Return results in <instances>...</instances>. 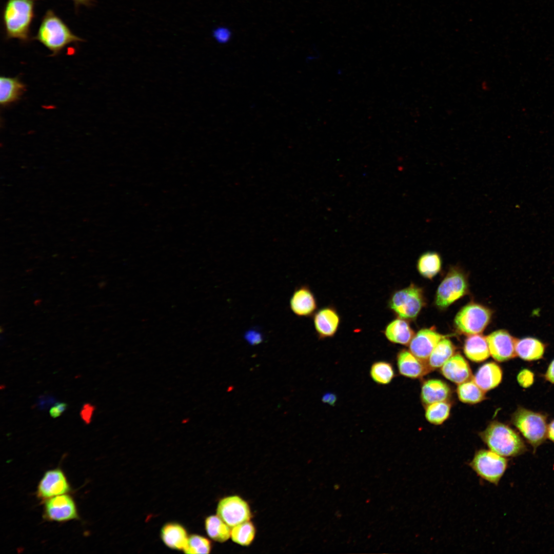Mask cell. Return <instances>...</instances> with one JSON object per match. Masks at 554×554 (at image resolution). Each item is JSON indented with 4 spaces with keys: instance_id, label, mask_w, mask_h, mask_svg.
<instances>
[{
    "instance_id": "cell-1",
    "label": "cell",
    "mask_w": 554,
    "mask_h": 554,
    "mask_svg": "<svg viewBox=\"0 0 554 554\" xmlns=\"http://www.w3.org/2000/svg\"><path fill=\"white\" fill-rule=\"evenodd\" d=\"M37 0H7L2 11V21L7 39L16 38L23 43L30 40V27L35 17Z\"/></svg>"
},
{
    "instance_id": "cell-2",
    "label": "cell",
    "mask_w": 554,
    "mask_h": 554,
    "mask_svg": "<svg viewBox=\"0 0 554 554\" xmlns=\"http://www.w3.org/2000/svg\"><path fill=\"white\" fill-rule=\"evenodd\" d=\"M32 39L38 41L51 51L52 56L59 54L70 44L84 41L73 33L67 24L51 9L45 12L37 33Z\"/></svg>"
},
{
    "instance_id": "cell-3",
    "label": "cell",
    "mask_w": 554,
    "mask_h": 554,
    "mask_svg": "<svg viewBox=\"0 0 554 554\" xmlns=\"http://www.w3.org/2000/svg\"><path fill=\"white\" fill-rule=\"evenodd\" d=\"M481 437L489 449L506 457H515L526 450L524 441L508 426L495 421L481 433Z\"/></svg>"
},
{
    "instance_id": "cell-4",
    "label": "cell",
    "mask_w": 554,
    "mask_h": 554,
    "mask_svg": "<svg viewBox=\"0 0 554 554\" xmlns=\"http://www.w3.org/2000/svg\"><path fill=\"white\" fill-rule=\"evenodd\" d=\"M512 422L535 451L547 437L546 417L523 407L513 413Z\"/></svg>"
},
{
    "instance_id": "cell-5",
    "label": "cell",
    "mask_w": 554,
    "mask_h": 554,
    "mask_svg": "<svg viewBox=\"0 0 554 554\" xmlns=\"http://www.w3.org/2000/svg\"><path fill=\"white\" fill-rule=\"evenodd\" d=\"M424 304L422 289L413 284L395 291L388 302L390 310L398 318L407 321L414 320Z\"/></svg>"
},
{
    "instance_id": "cell-6",
    "label": "cell",
    "mask_w": 554,
    "mask_h": 554,
    "mask_svg": "<svg viewBox=\"0 0 554 554\" xmlns=\"http://www.w3.org/2000/svg\"><path fill=\"white\" fill-rule=\"evenodd\" d=\"M491 311L477 303H470L460 309L454 319V325L461 333L471 335L481 333L489 324Z\"/></svg>"
},
{
    "instance_id": "cell-7",
    "label": "cell",
    "mask_w": 554,
    "mask_h": 554,
    "mask_svg": "<svg viewBox=\"0 0 554 554\" xmlns=\"http://www.w3.org/2000/svg\"><path fill=\"white\" fill-rule=\"evenodd\" d=\"M469 465L480 477L497 485L507 469L508 461L490 450L481 449L475 453Z\"/></svg>"
},
{
    "instance_id": "cell-8",
    "label": "cell",
    "mask_w": 554,
    "mask_h": 554,
    "mask_svg": "<svg viewBox=\"0 0 554 554\" xmlns=\"http://www.w3.org/2000/svg\"><path fill=\"white\" fill-rule=\"evenodd\" d=\"M468 282L464 273L457 268H452L439 285L435 299L436 306L445 309L459 300L468 292Z\"/></svg>"
},
{
    "instance_id": "cell-9",
    "label": "cell",
    "mask_w": 554,
    "mask_h": 554,
    "mask_svg": "<svg viewBox=\"0 0 554 554\" xmlns=\"http://www.w3.org/2000/svg\"><path fill=\"white\" fill-rule=\"evenodd\" d=\"M43 503V518L47 521L64 523L80 519L75 501L69 493L52 497Z\"/></svg>"
},
{
    "instance_id": "cell-10",
    "label": "cell",
    "mask_w": 554,
    "mask_h": 554,
    "mask_svg": "<svg viewBox=\"0 0 554 554\" xmlns=\"http://www.w3.org/2000/svg\"><path fill=\"white\" fill-rule=\"evenodd\" d=\"M217 515L231 528L249 521L251 513L248 503L238 496L222 499L217 504Z\"/></svg>"
},
{
    "instance_id": "cell-11",
    "label": "cell",
    "mask_w": 554,
    "mask_h": 554,
    "mask_svg": "<svg viewBox=\"0 0 554 554\" xmlns=\"http://www.w3.org/2000/svg\"><path fill=\"white\" fill-rule=\"evenodd\" d=\"M71 490L64 471L60 468H55L45 471L38 483L36 494L43 502L56 496L69 493Z\"/></svg>"
},
{
    "instance_id": "cell-12",
    "label": "cell",
    "mask_w": 554,
    "mask_h": 554,
    "mask_svg": "<svg viewBox=\"0 0 554 554\" xmlns=\"http://www.w3.org/2000/svg\"><path fill=\"white\" fill-rule=\"evenodd\" d=\"M490 355L497 361L504 362L515 358L517 339L507 331L500 329L486 337Z\"/></svg>"
},
{
    "instance_id": "cell-13",
    "label": "cell",
    "mask_w": 554,
    "mask_h": 554,
    "mask_svg": "<svg viewBox=\"0 0 554 554\" xmlns=\"http://www.w3.org/2000/svg\"><path fill=\"white\" fill-rule=\"evenodd\" d=\"M444 335L433 329L424 328L414 334L409 344V351L421 360L426 362L438 343Z\"/></svg>"
},
{
    "instance_id": "cell-14",
    "label": "cell",
    "mask_w": 554,
    "mask_h": 554,
    "mask_svg": "<svg viewBox=\"0 0 554 554\" xmlns=\"http://www.w3.org/2000/svg\"><path fill=\"white\" fill-rule=\"evenodd\" d=\"M289 305L292 312L300 318L313 316L318 307L314 293L309 287L305 285L294 289L290 298Z\"/></svg>"
},
{
    "instance_id": "cell-15",
    "label": "cell",
    "mask_w": 554,
    "mask_h": 554,
    "mask_svg": "<svg viewBox=\"0 0 554 554\" xmlns=\"http://www.w3.org/2000/svg\"><path fill=\"white\" fill-rule=\"evenodd\" d=\"M340 321L339 313L330 306L323 307L313 315V325L320 339L333 337L339 329Z\"/></svg>"
},
{
    "instance_id": "cell-16",
    "label": "cell",
    "mask_w": 554,
    "mask_h": 554,
    "mask_svg": "<svg viewBox=\"0 0 554 554\" xmlns=\"http://www.w3.org/2000/svg\"><path fill=\"white\" fill-rule=\"evenodd\" d=\"M396 362L400 374L411 379L419 378L430 369L426 362L419 359L409 350H400L397 354Z\"/></svg>"
},
{
    "instance_id": "cell-17",
    "label": "cell",
    "mask_w": 554,
    "mask_h": 554,
    "mask_svg": "<svg viewBox=\"0 0 554 554\" xmlns=\"http://www.w3.org/2000/svg\"><path fill=\"white\" fill-rule=\"evenodd\" d=\"M442 374L449 381L460 384L471 379L470 366L460 354H454L441 367Z\"/></svg>"
},
{
    "instance_id": "cell-18",
    "label": "cell",
    "mask_w": 554,
    "mask_h": 554,
    "mask_svg": "<svg viewBox=\"0 0 554 554\" xmlns=\"http://www.w3.org/2000/svg\"><path fill=\"white\" fill-rule=\"evenodd\" d=\"M384 334L390 342L403 345H408L414 335L407 320L400 318L392 320L386 325Z\"/></svg>"
},
{
    "instance_id": "cell-19",
    "label": "cell",
    "mask_w": 554,
    "mask_h": 554,
    "mask_svg": "<svg viewBox=\"0 0 554 554\" xmlns=\"http://www.w3.org/2000/svg\"><path fill=\"white\" fill-rule=\"evenodd\" d=\"M502 370L494 362H488L479 368L473 380L485 392L498 386L502 379Z\"/></svg>"
},
{
    "instance_id": "cell-20",
    "label": "cell",
    "mask_w": 554,
    "mask_h": 554,
    "mask_svg": "<svg viewBox=\"0 0 554 554\" xmlns=\"http://www.w3.org/2000/svg\"><path fill=\"white\" fill-rule=\"evenodd\" d=\"M26 90V85L18 77H0V103L7 107L18 101Z\"/></svg>"
},
{
    "instance_id": "cell-21",
    "label": "cell",
    "mask_w": 554,
    "mask_h": 554,
    "mask_svg": "<svg viewBox=\"0 0 554 554\" xmlns=\"http://www.w3.org/2000/svg\"><path fill=\"white\" fill-rule=\"evenodd\" d=\"M450 395V389L444 382L438 379H430L422 385L421 397L426 405L430 404L447 401Z\"/></svg>"
},
{
    "instance_id": "cell-22",
    "label": "cell",
    "mask_w": 554,
    "mask_h": 554,
    "mask_svg": "<svg viewBox=\"0 0 554 554\" xmlns=\"http://www.w3.org/2000/svg\"><path fill=\"white\" fill-rule=\"evenodd\" d=\"M161 537L167 547L183 550L188 539L185 528L182 525L175 522L168 523L162 527Z\"/></svg>"
},
{
    "instance_id": "cell-23",
    "label": "cell",
    "mask_w": 554,
    "mask_h": 554,
    "mask_svg": "<svg viewBox=\"0 0 554 554\" xmlns=\"http://www.w3.org/2000/svg\"><path fill=\"white\" fill-rule=\"evenodd\" d=\"M463 349L466 357L474 362H483L490 355L486 337L480 334L469 335Z\"/></svg>"
},
{
    "instance_id": "cell-24",
    "label": "cell",
    "mask_w": 554,
    "mask_h": 554,
    "mask_svg": "<svg viewBox=\"0 0 554 554\" xmlns=\"http://www.w3.org/2000/svg\"><path fill=\"white\" fill-rule=\"evenodd\" d=\"M544 351V344L536 338L527 337L516 341V354L525 361L539 360L543 357Z\"/></svg>"
},
{
    "instance_id": "cell-25",
    "label": "cell",
    "mask_w": 554,
    "mask_h": 554,
    "mask_svg": "<svg viewBox=\"0 0 554 554\" xmlns=\"http://www.w3.org/2000/svg\"><path fill=\"white\" fill-rule=\"evenodd\" d=\"M455 347L446 337L436 345L430 354L427 363L430 369L441 367L454 354Z\"/></svg>"
},
{
    "instance_id": "cell-26",
    "label": "cell",
    "mask_w": 554,
    "mask_h": 554,
    "mask_svg": "<svg viewBox=\"0 0 554 554\" xmlns=\"http://www.w3.org/2000/svg\"><path fill=\"white\" fill-rule=\"evenodd\" d=\"M205 527L208 536L216 542H224L231 537V528L217 515L207 517Z\"/></svg>"
},
{
    "instance_id": "cell-27",
    "label": "cell",
    "mask_w": 554,
    "mask_h": 554,
    "mask_svg": "<svg viewBox=\"0 0 554 554\" xmlns=\"http://www.w3.org/2000/svg\"><path fill=\"white\" fill-rule=\"evenodd\" d=\"M442 260L436 252L429 251L422 254L417 262L419 273L423 277L431 279L441 270Z\"/></svg>"
},
{
    "instance_id": "cell-28",
    "label": "cell",
    "mask_w": 554,
    "mask_h": 554,
    "mask_svg": "<svg viewBox=\"0 0 554 554\" xmlns=\"http://www.w3.org/2000/svg\"><path fill=\"white\" fill-rule=\"evenodd\" d=\"M457 394L459 400L463 403L476 404L485 398V391L470 379L459 384Z\"/></svg>"
},
{
    "instance_id": "cell-29",
    "label": "cell",
    "mask_w": 554,
    "mask_h": 554,
    "mask_svg": "<svg viewBox=\"0 0 554 554\" xmlns=\"http://www.w3.org/2000/svg\"><path fill=\"white\" fill-rule=\"evenodd\" d=\"M369 373L373 382L382 385L389 384L395 377L392 364L386 361H378L373 363Z\"/></svg>"
},
{
    "instance_id": "cell-30",
    "label": "cell",
    "mask_w": 554,
    "mask_h": 554,
    "mask_svg": "<svg viewBox=\"0 0 554 554\" xmlns=\"http://www.w3.org/2000/svg\"><path fill=\"white\" fill-rule=\"evenodd\" d=\"M256 530L253 524L250 521L240 523L231 528L232 540L242 546H248L253 542Z\"/></svg>"
},
{
    "instance_id": "cell-31",
    "label": "cell",
    "mask_w": 554,
    "mask_h": 554,
    "mask_svg": "<svg viewBox=\"0 0 554 554\" xmlns=\"http://www.w3.org/2000/svg\"><path fill=\"white\" fill-rule=\"evenodd\" d=\"M450 411V405L447 401L435 402L427 405L425 417L429 422L440 425L448 418Z\"/></svg>"
},
{
    "instance_id": "cell-32",
    "label": "cell",
    "mask_w": 554,
    "mask_h": 554,
    "mask_svg": "<svg viewBox=\"0 0 554 554\" xmlns=\"http://www.w3.org/2000/svg\"><path fill=\"white\" fill-rule=\"evenodd\" d=\"M211 543L210 541L202 536L191 535L188 539L183 551L189 554H207L210 552Z\"/></svg>"
},
{
    "instance_id": "cell-33",
    "label": "cell",
    "mask_w": 554,
    "mask_h": 554,
    "mask_svg": "<svg viewBox=\"0 0 554 554\" xmlns=\"http://www.w3.org/2000/svg\"><path fill=\"white\" fill-rule=\"evenodd\" d=\"M517 381L521 387L528 388L533 383L534 374L528 369H523L518 373Z\"/></svg>"
},
{
    "instance_id": "cell-34",
    "label": "cell",
    "mask_w": 554,
    "mask_h": 554,
    "mask_svg": "<svg viewBox=\"0 0 554 554\" xmlns=\"http://www.w3.org/2000/svg\"><path fill=\"white\" fill-rule=\"evenodd\" d=\"M213 36L220 43L224 44L228 42L231 37V32L229 29L221 27L215 28L213 32Z\"/></svg>"
},
{
    "instance_id": "cell-35",
    "label": "cell",
    "mask_w": 554,
    "mask_h": 554,
    "mask_svg": "<svg viewBox=\"0 0 554 554\" xmlns=\"http://www.w3.org/2000/svg\"><path fill=\"white\" fill-rule=\"evenodd\" d=\"M94 409V406L90 403H85L83 406L80 412V415L86 424H88L91 422Z\"/></svg>"
},
{
    "instance_id": "cell-36",
    "label": "cell",
    "mask_w": 554,
    "mask_h": 554,
    "mask_svg": "<svg viewBox=\"0 0 554 554\" xmlns=\"http://www.w3.org/2000/svg\"><path fill=\"white\" fill-rule=\"evenodd\" d=\"M67 405L64 402H56L49 410L50 416L55 419L60 416L66 409Z\"/></svg>"
},
{
    "instance_id": "cell-37",
    "label": "cell",
    "mask_w": 554,
    "mask_h": 554,
    "mask_svg": "<svg viewBox=\"0 0 554 554\" xmlns=\"http://www.w3.org/2000/svg\"><path fill=\"white\" fill-rule=\"evenodd\" d=\"M55 401V399L53 396L49 395H41L37 402V406L41 409H44L48 408Z\"/></svg>"
},
{
    "instance_id": "cell-38",
    "label": "cell",
    "mask_w": 554,
    "mask_h": 554,
    "mask_svg": "<svg viewBox=\"0 0 554 554\" xmlns=\"http://www.w3.org/2000/svg\"><path fill=\"white\" fill-rule=\"evenodd\" d=\"M246 338L251 344H258L262 340L261 334L255 330H250L247 332L246 334Z\"/></svg>"
},
{
    "instance_id": "cell-39",
    "label": "cell",
    "mask_w": 554,
    "mask_h": 554,
    "mask_svg": "<svg viewBox=\"0 0 554 554\" xmlns=\"http://www.w3.org/2000/svg\"><path fill=\"white\" fill-rule=\"evenodd\" d=\"M545 378L547 381L554 384V360L549 365L545 374Z\"/></svg>"
},
{
    "instance_id": "cell-40",
    "label": "cell",
    "mask_w": 554,
    "mask_h": 554,
    "mask_svg": "<svg viewBox=\"0 0 554 554\" xmlns=\"http://www.w3.org/2000/svg\"><path fill=\"white\" fill-rule=\"evenodd\" d=\"M322 401L331 405H333L337 401V395L332 393H325L322 397Z\"/></svg>"
},
{
    "instance_id": "cell-41",
    "label": "cell",
    "mask_w": 554,
    "mask_h": 554,
    "mask_svg": "<svg viewBox=\"0 0 554 554\" xmlns=\"http://www.w3.org/2000/svg\"><path fill=\"white\" fill-rule=\"evenodd\" d=\"M74 2L75 8L77 9L80 6L83 5L87 7L91 6L94 0H72Z\"/></svg>"
},
{
    "instance_id": "cell-42",
    "label": "cell",
    "mask_w": 554,
    "mask_h": 554,
    "mask_svg": "<svg viewBox=\"0 0 554 554\" xmlns=\"http://www.w3.org/2000/svg\"><path fill=\"white\" fill-rule=\"evenodd\" d=\"M547 437L554 443V419L547 426Z\"/></svg>"
}]
</instances>
